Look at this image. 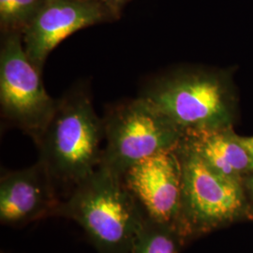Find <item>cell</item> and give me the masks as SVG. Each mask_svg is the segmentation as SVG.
<instances>
[{"mask_svg": "<svg viewBox=\"0 0 253 253\" xmlns=\"http://www.w3.org/2000/svg\"><path fill=\"white\" fill-rule=\"evenodd\" d=\"M104 124L85 87L75 86L57 100L53 118L36 145L39 162L57 187L73 188L101 161Z\"/></svg>", "mask_w": 253, "mask_h": 253, "instance_id": "cell-1", "label": "cell"}, {"mask_svg": "<svg viewBox=\"0 0 253 253\" xmlns=\"http://www.w3.org/2000/svg\"><path fill=\"white\" fill-rule=\"evenodd\" d=\"M101 5H103L118 20L126 4L130 0H98Z\"/></svg>", "mask_w": 253, "mask_h": 253, "instance_id": "cell-13", "label": "cell"}, {"mask_svg": "<svg viewBox=\"0 0 253 253\" xmlns=\"http://www.w3.org/2000/svg\"><path fill=\"white\" fill-rule=\"evenodd\" d=\"M180 233L175 227L146 216L136 235L130 253H177V238Z\"/></svg>", "mask_w": 253, "mask_h": 253, "instance_id": "cell-11", "label": "cell"}, {"mask_svg": "<svg viewBox=\"0 0 253 253\" xmlns=\"http://www.w3.org/2000/svg\"><path fill=\"white\" fill-rule=\"evenodd\" d=\"M100 166L122 177L133 165L176 148L181 129L143 96L109 109Z\"/></svg>", "mask_w": 253, "mask_h": 253, "instance_id": "cell-3", "label": "cell"}, {"mask_svg": "<svg viewBox=\"0 0 253 253\" xmlns=\"http://www.w3.org/2000/svg\"><path fill=\"white\" fill-rule=\"evenodd\" d=\"M238 141L250 155V157L252 159V168H253V137L242 138V139H239Z\"/></svg>", "mask_w": 253, "mask_h": 253, "instance_id": "cell-14", "label": "cell"}, {"mask_svg": "<svg viewBox=\"0 0 253 253\" xmlns=\"http://www.w3.org/2000/svg\"><path fill=\"white\" fill-rule=\"evenodd\" d=\"M176 147L182 170L180 232L203 231L234 217L242 208V191L234 179L217 172L191 147Z\"/></svg>", "mask_w": 253, "mask_h": 253, "instance_id": "cell-5", "label": "cell"}, {"mask_svg": "<svg viewBox=\"0 0 253 253\" xmlns=\"http://www.w3.org/2000/svg\"><path fill=\"white\" fill-rule=\"evenodd\" d=\"M47 0H0V29L3 32H20L38 15Z\"/></svg>", "mask_w": 253, "mask_h": 253, "instance_id": "cell-12", "label": "cell"}, {"mask_svg": "<svg viewBox=\"0 0 253 253\" xmlns=\"http://www.w3.org/2000/svg\"><path fill=\"white\" fill-rule=\"evenodd\" d=\"M57 216L80 225L99 253H130L146 214L122 177L99 167L73 188Z\"/></svg>", "mask_w": 253, "mask_h": 253, "instance_id": "cell-2", "label": "cell"}, {"mask_svg": "<svg viewBox=\"0 0 253 253\" xmlns=\"http://www.w3.org/2000/svg\"><path fill=\"white\" fill-rule=\"evenodd\" d=\"M0 104L6 119L35 144L56 108L57 100L46 91L42 73L28 58L20 32L1 33Z\"/></svg>", "mask_w": 253, "mask_h": 253, "instance_id": "cell-4", "label": "cell"}, {"mask_svg": "<svg viewBox=\"0 0 253 253\" xmlns=\"http://www.w3.org/2000/svg\"><path fill=\"white\" fill-rule=\"evenodd\" d=\"M187 145L205 160L210 167L226 176L252 169V159L239 141L213 129L189 133Z\"/></svg>", "mask_w": 253, "mask_h": 253, "instance_id": "cell-10", "label": "cell"}, {"mask_svg": "<svg viewBox=\"0 0 253 253\" xmlns=\"http://www.w3.org/2000/svg\"><path fill=\"white\" fill-rule=\"evenodd\" d=\"M141 96L152 101L181 129H212L222 115L219 83L205 74H189L145 84Z\"/></svg>", "mask_w": 253, "mask_h": 253, "instance_id": "cell-6", "label": "cell"}, {"mask_svg": "<svg viewBox=\"0 0 253 253\" xmlns=\"http://www.w3.org/2000/svg\"><path fill=\"white\" fill-rule=\"evenodd\" d=\"M116 20L98 0H47L23 32L24 48L42 73L48 55L65 39L84 28Z\"/></svg>", "mask_w": 253, "mask_h": 253, "instance_id": "cell-8", "label": "cell"}, {"mask_svg": "<svg viewBox=\"0 0 253 253\" xmlns=\"http://www.w3.org/2000/svg\"><path fill=\"white\" fill-rule=\"evenodd\" d=\"M122 179L147 217L180 231L182 170L176 148L133 165Z\"/></svg>", "mask_w": 253, "mask_h": 253, "instance_id": "cell-7", "label": "cell"}, {"mask_svg": "<svg viewBox=\"0 0 253 253\" xmlns=\"http://www.w3.org/2000/svg\"><path fill=\"white\" fill-rule=\"evenodd\" d=\"M62 201L54 181L40 162L5 172L0 179V221L19 227L57 216Z\"/></svg>", "mask_w": 253, "mask_h": 253, "instance_id": "cell-9", "label": "cell"}]
</instances>
